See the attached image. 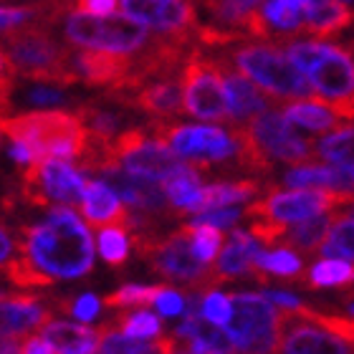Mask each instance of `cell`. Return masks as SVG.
<instances>
[{
    "mask_svg": "<svg viewBox=\"0 0 354 354\" xmlns=\"http://www.w3.org/2000/svg\"><path fill=\"white\" fill-rule=\"evenodd\" d=\"M94 268V238L88 223L71 207H53L41 223L21 225L15 259L0 271L18 288L51 286L56 281L82 279Z\"/></svg>",
    "mask_w": 354,
    "mask_h": 354,
    "instance_id": "6da1fadb",
    "label": "cell"
},
{
    "mask_svg": "<svg viewBox=\"0 0 354 354\" xmlns=\"http://www.w3.org/2000/svg\"><path fill=\"white\" fill-rule=\"evenodd\" d=\"M61 15L64 13L38 18L3 33L0 48L6 51L18 76L48 86H71L79 82L74 68V51L53 36Z\"/></svg>",
    "mask_w": 354,
    "mask_h": 354,
    "instance_id": "7a4b0ae2",
    "label": "cell"
},
{
    "mask_svg": "<svg viewBox=\"0 0 354 354\" xmlns=\"http://www.w3.org/2000/svg\"><path fill=\"white\" fill-rule=\"evenodd\" d=\"M0 132L13 142L28 145L36 162L53 157L79 165L91 147V134L79 109H38L0 117Z\"/></svg>",
    "mask_w": 354,
    "mask_h": 354,
    "instance_id": "3957f363",
    "label": "cell"
},
{
    "mask_svg": "<svg viewBox=\"0 0 354 354\" xmlns=\"http://www.w3.org/2000/svg\"><path fill=\"white\" fill-rule=\"evenodd\" d=\"M288 59L309 76L314 102L324 104L342 119L354 124V56L342 46L319 41H294L286 48Z\"/></svg>",
    "mask_w": 354,
    "mask_h": 354,
    "instance_id": "277c9868",
    "label": "cell"
},
{
    "mask_svg": "<svg viewBox=\"0 0 354 354\" xmlns=\"http://www.w3.org/2000/svg\"><path fill=\"white\" fill-rule=\"evenodd\" d=\"M134 251L140 253V259L167 281L183 283L187 291L195 294H207L221 286L223 279L215 263H205L198 259V253L192 248V238L185 225L170 236H155V233H132Z\"/></svg>",
    "mask_w": 354,
    "mask_h": 354,
    "instance_id": "5b68a950",
    "label": "cell"
},
{
    "mask_svg": "<svg viewBox=\"0 0 354 354\" xmlns=\"http://www.w3.org/2000/svg\"><path fill=\"white\" fill-rule=\"evenodd\" d=\"M61 33L68 46L79 51H99V53H117V56H132L137 59L149 46L155 44V36L147 26L137 23L129 15H84L76 10H68L59 18Z\"/></svg>",
    "mask_w": 354,
    "mask_h": 354,
    "instance_id": "8992f818",
    "label": "cell"
},
{
    "mask_svg": "<svg viewBox=\"0 0 354 354\" xmlns=\"http://www.w3.org/2000/svg\"><path fill=\"white\" fill-rule=\"evenodd\" d=\"M228 61L276 102H301L314 94L309 76L276 44H241L228 53Z\"/></svg>",
    "mask_w": 354,
    "mask_h": 354,
    "instance_id": "52a82bcc",
    "label": "cell"
},
{
    "mask_svg": "<svg viewBox=\"0 0 354 354\" xmlns=\"http://www.w3.org/2000/svg\"><path fill=\"white\" fill-rule=\"evenodd\" d=\"M230 301L233 317L228 322V332L238 354H279L283 309L261 294H233Z\"/></svg>",
    "mask_w": 354,
    "mask_h": 354,
    "instance_id": "ba28073f",
    "label": "cell"
},
{
    "mask_svg": "<svg viewBox=\"0 0 354 354\" xmlns=\"http://www.w3.org/2000/svg\"><path fill=\"white\" fill-rule=\"evenodd\" d=\"M109 152L124 172L147 177L155 183H167L170 177L195 167L192 162H185L165 142H160L149 129H142V127L119 132L114 142H109Z\"/></svg>",
    "mask_w": 354,
    "mask_h": 354,
    "instance_id": "9c48e42d",
    "label": "cell"
},
{
    "mask_svg": "<svg viewBox=\"0 0 354 354\" xmlns=\"http://www.w3.org/2000/svg\"><path fill=\"white\" fill-rule=\"evenodd\" d=\"M185 114L200 122H230V106L221 64L213 56L192 48L180 71Z\"/></svg>",
    "mask_w": 354,
    "mask_h": 354,
    "instance_id": "30bf717a",
    "label": "cell"
},
{
    "mask_svg": "<svg viewBox=\"0 0 354 354\" xmlns=\"http://www.w3.org/2000/svg\"><path fill=\"white\" fill-rule=\"evenodd\" d=\"M84 185L86 177H82L79 167L68 160H41L28 165L21 175L18 198L28 205L48 207V205H82Z\"/></svg>",
    "mask_w": 354,
    "mask_h": 354,
    "instance_id": "8fae6325",
    "label": "cell"
},
{
    "mask_svg": "<svg viewBox=\"0 0 354 354\" xmlns=\"http://www.w3.org/2000/svg\"><path fill=\"white\" fill-rule=\"evenodd\" d=\"M147 129L198 170H205L210 162H225L236 157V140L218 127H190L152 119Z\"/></svg>",
    "mask_w": 354,
    "mask_h": 354,
    "instance_id": "7c38bea8",
    "label": "cell"
},
{
    "mask_svg": "<svg viewBox=\"0 0 354 354\" xmlns=\"http://www.w3.org/2000/svg\"><path fill=\"white\" fill-rule=\"evenodd\" d=\"M119 8L124 15L157 30L160 36L187 44L195 41V30L200 23L190 0H119Z\"/></svg>",
    "mask_w": 354,
    "mask_h": 354,
    "instance_id": "4fadbf2b",
    "label": "cell"
},
{
    "mask_svg": "<svg viewBox=\"0 0 354 354\" xmlns=\"http://www.w3.org/2000/svg\"><path fill=\"white\" fill-rule=\"evenodd\" d=\"M248 129L273 162H288L296 167L317 165V145L296 134L281 111H263L248 124Z\"/></svg>",
    "mask_w": 354,
    "mask_h": 354,
    "instance_id": "5bb4252c",
    "label": "cell"
},
{
    "mask_svg": "<svg viewBox=\"0 0 354 354\" xmlns=\"http://www.w3.org/2000/svg\"><path fill=\"white\" fill-rule=\"evenodd\" d=\"M106 102L122 104L127 109H137L157 122H175V117L185 114L183 102V79L180 74L152 79L132 91L106 94Z\"/></svg>",
    "mask_w": 354,
    "mask_h": 354,
    "instance_id": "9a60e30c",
    "label": "cell"
},
{
    "mask_svg": "<svg viewBox=\"0 0 354 354\" xmlns=\"http://www.w3.org/2000/svg\"><path fill=\"white\" fill-rule=\"evenodd\" d=\"M279 354H354V342L299 317L294 309H283Z\"/></svg>",
    "mask_w": 354,
    "mask_h": 354,
    "instance_id": "2e32d148",
    "label": "cell"
},
{
    "mask_svg": "<svg viewBox=\"0 0 354 354\" xmlns=\"http://www.w3.org/2000/svg\"><path fill=\"white\" fill-rule=\"evenodd\" d=\"M99 180H104L134 210H142V213L155 215V218H177L170 200H167V192H165L162 183H155V180H147V177L124 172L122 167L104 172Z\"/></svg>",
    "mask_w": 354,
    "mask_h": 354,
    "instance_id": "e0dca14e",
    "label": "cell"
},
{
    "mask_svg": "<svg viewBox=\"0 0 354 354\" xmlns=\"http://www.w3.org/2000/svg\"><path fill=\"white\" fill-rule=\"evenodd\" d=\"M74 68L79 82L88 86H104L106 91H124L132 84L134 59L117 56V53L99 51H74Z\"/></svg>",
    "mask_w": 354,
    "mask_h": 354,
    "instance_id": "ac0fdd59",
    "label": "cell"
},
{
    "mask_svg": "<svg viewBox=\"0 0 354 354\" xmlns=\"http://www.w3.org/2000/svg\"><path fill=\"white\" fill-rule=\"evenodd\" d=\"M56 299L48 304L36 294H8L0 299V334L6 337H30V332L44 329L53 319Z\"/></svg>",
    "mask_w": 354,
    "mask_h": 354,
    "instance_id": "d6986e66",
    "label": "cell"
},
{
    "mask_svg": "<svg viewBox=\"0 0 354 354\" xmlns=\"http://www.w3.org/2000/svg\"><path fill=\"white\" fill-rule=\"evenodd\" d=\"M82 215L94 228L122 225L129 230V205L104 180H86L82 198Z\"/></svg>",
    "mask_w": 354,
    "mask_h": 354,
    "instance_id": "ffe728a7",
    "label": "cell"
},
{
    "mask_svg": "<svg viewBox=\"0 0 354 354\" xmlns=\"http://www.w3.org/2000/svg\"><path fill=\"white\" fill-rule=\"evenodd\" d=\"M261 243L251 233L236 230L230 236L228 245L221 251V259L215 261V268L221 273L223 281L238 279V276H253L259 283L268 281V273L259 268V256H261Z\"/></svg>",
    "mask_w": 354,
    "mask_h": 354,
    "instance_id": "44dd1931",
    "label": "cell"
},
{
    "mask_svg": "<svg viewBox=\"0 0 354 354\" xmlns=\"http://www.w3.org/2000/svg\"><path fill=\"white\" fill-rule=\"evenodd\" d=\"M218 64H221L223 84H225V94H228L230 119L248 122V119L261 117L268 106V99H266V94H261L259 84H253L248 76L230 66L228 59H218Z\"/></svg>",
    "mask_w": 354,
    "mask_h": 354,
    "instance_id": "7402d4cb",
    "label": "cell"
},
{
    "mask_svg": "<svg viewBox=\"0 0 354 354\" xmlns=\"http://www.w3.org/2000/svg\"><path fill=\"white\" fill-rule=\"evenodd\" d=\"M177 339H185L190 352L195 354H238L236 342L223 324H215L203 314L185 317V322L175 329Z\"/></svg>",
    "mask_w": 354,
    "mask_h": 354,
    "instance_id": "603a6c76",
    "label": "cell"
},
{
    "mask_svg": "<svg viewBox=\"0 0 354 354\" xmlns=\"http://www.w3.org/2000/svg\"><path fill=\"white\" fill-rule=\"evenodd\" d=\"M41 337L51 342L59 349V354H99L102 344V326L91 329V326L74 324V322H48L41 329Z\"/></svg>",
    "mask_w": 354,
    "mask_h": 354,
    "instance_id": "cb8c5ba5",
    "label": "cell"
},
{
    "mask_svg": "<svg viewBox=\"0 0 354 354\" xmlns=\"http://www.w3.org/2000/svg\"><path fill=\"white\" fill-rule=\"evenodd\" d=\"M354 21V10H349L342 0H314V6L306 10L304 23L296 36L311 38H329L339 33Z\"/></svg>",
    "mask_w": 354,
    "mask_h": 354,
    "instance_id": "d4e9b609",
    "label": "cell"
},
{
    "mask_svg": "<svg viewBox=\"0 0 354 354\" xmlns=\"http://www.w3.org/2000/svg\"><path fill=\"white\" fill-rule=\"evenodd\" d=\"M180 349V339L175 334L170 337H157V339H132L119 332L114 322L102 324V344H99V354H175Z\"/></svg>",
    "mask_w": 354,
    "mask_h": 354,
    "instance_id": "484cf974",
    "label": "cell"
},
{
    "mask_svg": "<svg viewBox=\"0 0 354 354\" xmlns=\"http://www.w3.org/2000/svg\"><path fill=\"white\" fill-rule=\"evenodd\" d=\"M332 223H334L332 213H322V215H314V218H306V221L294 223V225H288L286 236L281 238L279 248H288V251L294 248L299 256H311V253L322 251Z\"/></svg>",
    "mask_w": 354,
    "mask_h": 354,
    "instance_id": "4316f807",
    "label": "cell"
},
{
    "mask_svg": "<svg viewBox=\"0 0 354 354\" xmlns=\"http://www.w3.org/2000/svg\"><path fill=\"white\" fill-rule=\"evenodd\" d=\"M261 185L256 180H233V183H213L203 187L200 200L190 215L205 213V210H218V207H233L238 203H245L248 198L259 195Z\"/></svg>",
    "mask_w": 354,
    "mask_h": 354,
    "instance_id": "83f0119b",
    "label": "cell"
},
{
    "mask_svg": "<svg viewBox=\"0 0 354 354\" xmlns=\"http://www.w3.org/2000/svg\"><path fill=\"white\" fill-rule=\"evenodd\" d=\"M283 187L288 190H311V187H326V190H349L347 180L334 165H301L283 175Z\"/></svg>",
    "mask_w": 354,
    "mask_h": 354,
    "instance_id": "f1b7e54d",
    "label": "cell"
},
{
    "mask_svg": "<svg viewBox=\"0 0 354 354\" xmlns=\"http://www.w3.org/2000/svg\"><path fill=\"white\" fill-rule=\"evenodd\" d=\"M281 114L286 117L288 124H296L309 132H334L342 127V119L332 109H324V104L314 99H301V102L286 104Z\"/></svg>",
    "mask_w": 354,
    "mask_h": 354,
    "instance_id": "f546056e",
    "label": "cell"
},
{
    "mask_svg": "<svg viewBox=\"0 0 354 354\" xmlns=\"http://www.w3.org/2000/svg\"><path fill=\"white\" fill-rule=\"evenodd\" d=\"M230 137L236 140V162L248 175H268L273 170V160L263 152L248 124H238L230 129Z\"/></svg>",
    "mask_w": 354,
    "mask_h": 354,
    "instance_id": "4dcf8cb0",
    "label": "cell"
},
{
    "mask_svg": "<svg viewBox=\"0 0 354 354\" xmlns=\"http://www.w3.org/2000/svg\"><path fill=\"white\" fill-rule=\"evenodd\" d=\"M165 185V192H167V200H170L172 210L177 213V218H185L195 210L200 200V192H203V183H200V170L198 167H190L187 172H180V175L170 177Z\"/></svg>",
    "mask_w": 354,
    "mask_h": 354,
    "instance_id": "1f68e13d",
    "label": "cell"
},
{
    "mask_svg": "<svg viewBox=\"0 0 354 354\" xmlns=\"http://www.w3.org/2000/svg\"><path fill=\"white\" fill-rule=\"evenodd\" d=\"M296 283L306 288H326V286H347L354 283V266L342 259H324L317 261L309 271L301 273Z\"/></svg>",
    "mask_w": 354,
    "mask_h": 354,
    "instance_id": "d6a6232c",
    "label": "cell"
},
{
    "mask_svg": "<svg viewBox=\"0 0 354 354\" xmlns=\"http://www.w3.org/2000/svg\"><path fill=\"white\" fill-rule=\"evenodd\" d=\"M322 256L324 259H342L354 263V213L349 210L347 215H334V223L329 228L324 245H322Z\"/></svg>",
    "mask_w": 354,
    "mask_h": 354,
    "instance_id": "836d02e7",
    "label": "cell"
},
{
    "mask_svg": "<svg viewBox=\"0 0 354 354\" xmlns=\"http://www.w3.org/2000/svg\"><path fill=\"white\" fill-rule=\"evenodd\" d=\"M317 160L326 165H354V124L326 134L317 145Z\"/></svg>",
    "mask_w": 354,
    "mask_h": 354,
    "instance_id": "e575fe53",
    "label": "cell"
},
{
    "mask_svg": "<svg viewBox=\"0 0 354 354\" xmlns=\"http://www.w3.org/2000/svg\"><path fill=\"white\" fill-rule=\"evenodd\" d=\"M79 114H82L84 124L88 127L91 142H106V145H109L119 134L122 117L114 114V111L104 109L99 104H82V106H79Z\"/></svg>",
    "mask_w": 354,
    "mask_h": 354,
    "instance_id": "d590c367",
    "label": "cell"
},
{
    "mask_svg": "<svg viewBox=\"0 0 354 354\" xmlns=\"http://www.w3.org/2000/svg\"><path fill=\"white\" fill-rule=\"evenodd\" d=\"M165 288L162 283H157V286H140V283H127V286L117 288L114 294H109L104 299V306H109V309H127V306H149V304H155L160 299Z\"/></svg>",
    "mask_w": 354,
    "mask_h": 354,
    "instance_id": "8d00e7d4",
    "label": "cell"
},
{
    "mask_svg": "<svg viewBox=\"0 0 354 354\" xmlns=\"http://www.w3.org/2000/svg\"><path fill=\"white\" fill-rule=\"evenodd\" d=\"M99 253L109 266L119 268L129 259V230L122 225L99 228Z\"/></svg>",
    "mask_w": 354,
    "mask_h": 354,
    "instance_id": "74e56055",
    "label": "cell"
},
{
    "mask_svg": "<svg viewBox=\"0 0 354 354\" xmlns=\"http://www.w3.org/2000/svg\"><path fill=\"white\" fill-rule=\"evenodd\" d=\"M119 332L132 339H152L162 334V322L149 314V311H132V314H119L114 322Z\"/></svg>",
    "mask_w": 354,
    "mask_h": 354,
    "instance_id": "f35d334b",
    "label": "cell"
},
{
    "mask_svg": "<svg viewBox=\"0 0 354 354\" xmlns=\"http://www.w3.org/2000/svg\"><path fill=\"white\" fill-rule=\"evenodd\" d=\"M185 228L190 233L192 248L198 253V259L205 261V263H215L218 253L223 251V243H225L223 230L213 228V225H192V223H185Z\"/></svg>",
    "mask_w": 354,
    "mask_h": 354,
    "instance_id": "ab89813d",
    "label": "cell"
},
{
    "mask_svg": "<svg viewBox=\"0 0 354 354\" xmlns=\"http://www.w3.org/2000/svg\"><path fill=\"white\" fill-rule=\"evenodd\" d=\"M259 268H263L266 273L281 276V279H299L301 276V256L288 248H276L271 253H261L259 256Z\"/></svg>",
    "mask_w": 354,
    "mask_h": 354,
    "instance_id": "60d3db41",
    "label": "cell"
},
{
    "mask_svg": "<svg viewBox=\"0 0 354 354\" xmlns=\"http://www.w3.org/2000/svg\"><path fill=\"white\" fill-rule=\"evenodd\" d=\"M294 311L299 314V317L309 319V322H314V324L329 329V332L342 337V339L354 342V319L337 317V314H324V311L309 309V306H299V309H294Z\"/></svg>",
    "mask_w": 354,
    "mask_h": 354,
    "instance_id": "b9f144b4",
    "label": "cell"
},
{
    "mask_svg": "<svg viewBox=\"0 0 354 354\" xmlns=\"http://www.w3.org/2000/svg\"><path fill=\"white\" fill-rule=\"evenodd\" d=\"M99 299L94 294H84L76 296V299H56V309L61 314H71L74 319H82V322H91L99 314Z\"/></svg>",
    "mask_w": 354,
    "mask_h": 354,
    "instance_id": "7bdbcfd3",
    "label": "cell"
},
{
    "mask_svg": "<svg viewBox=\"0 0 354 354\" xmlns=\"http://www.w3.org/2000/svg\"><path fill=\"white\" fill-rule=\"evenodd\" d=\"M200 314L215 324H228L230 317H233V301L230 296H223L218 291H207L203 294V306H200Z\"/></svg>",
    "mask_w": 354,
    "mask_h": 354,
    "instance_id": "ee69618b",
    "label": "cell"
},
{
    "mask_svg": "<svg viewBox=\"0 0 354 354\" xmlns=\"http://www.w3.org/2000/svg\"><path fill=\"white\" fill-rule=\"evenodd\" d=\"M241 221V210L238 207H218V210H205V213L190 215L192 225H213V228H230Z\"/></svg>",
    "mask_w": 354,
    "mask_h": 354,
    "instance_id": "f6af8a7d",
    "label": "cell"
},
{
    "mask_svg": "<svg viewBox=\"0 0 354 354\" xmlns=\"http://www.w3.org/2000/svg\"><path fill=\"white\" fill-rule=\"evenodd\" d=\"M155 306L162 317H180V314L187 311V299H185L180 291H175V288L167 286L162 294H160V299L155 301Z\"/></svg>",
    "mask_w": 354,
    "mask_h": 354,
    "instance_id": "bcb514c9",
    "label": "cell"
},
{
    "mask_svg": "<svg viewBox=\"0 0 354 354\" xmlns=\"http://www.w3.org/2000/svg\"><path fill=\"white\" fill-rule=\"evenodd\" d=\"M119 8V0H74L71 10L84 15H99V18H106V15H114Z\"/></svg>",
    "mask_w": 354,
    "mask_h": 354,
    "instance_id": "7dc6e473",
    "label": "cell"
},
{
    "mask_svg": "<svg viewBox=\"0 0 354 354\" xmlns=\"http://www.w3.org/2000/svg\"><path fill=\"white\" fill-rule=\"evenodd\" d=\"M21 354H59V349L41 334H30L21 344Z\"/></svg>",
    "mask_w": 354,
    "mask_h": 354,
    "instance_id": "c3c4849f",
    "label": "cell"
},
{
    "mask_svg": "<svg viewBox=\"0 0 354 354\" xmlns=\"http://www.w3.org/2000/svg\"><path fill=\"white\" fill-rule=\"evenodd\" d=\"M15 243H13V236H10V230L0 223V268L10 261V253H13Z\"/></svg>",
    "mask_w": 354,
    "mask_h": 354,
    "instance_id": "681fc988",
    "label": "cell"
},
{
    "mask_svg": "<svg viewBox=\"0 0 354 354\" xmlns=\"http://www.w3.org/2000/svg\"><path fill=\"white\" fill-rule=\"evenodd\" d=\"M266 296H268L276 306H281V309H299V306H301V301H299L296 296L283 294V291H271V294H266Z\"/></svg>",
    "mask_w": 354,
    "mask_h": 354,
    "instance_id": "f907efd6",
    "label": "cell"
},
{
    "mask_svg": "<svg viewBox=\"0 0 354 354\" xmlns=\"http://www.w3.org/2000/svg\"><path fill=\"white\" fill-rule=\"evenodd\" d=\"M13 64H10V59H8L6 56V51H3V48H0V86H3V84H10L13 82Z\"/></svg>",
    "mask_w": 354,
    "mask_h": 354,
    "instance_id": "816d5d0a",
    "label": "cell"
},
{
    "mask_svg": "<svg viewBox=\"0 0 354 354\" xmlns=\"http://www.w3.org/2000/svg\"><path fill=\"white\" fill-rule=\"evenodd\" d=\"M0 354H21V344L15 337H6L0 334Z\"/></svg>",
    "mask_w": 354,
    "mask_h": 354,
    "instance_id": "f5cc1de1",
    "label": "cell"
},
{
    "mask_svg": "<svg viewBox=\"0 0 354 354\" xmlns=\"http://www.w3.org/2000/svg\"><path fill=\"white\" fill-rule=\"evenodd\" d=\"M30 99H33L36 104H53V102H59L61 96L56 94V91H41V88H38V91L30 94Z\"/></svg>",
    "mask_w": 354,
    "mask_h": 354,
    "instance_id": "db71d44e",
    "label": "cell"
},
{
    "mask_svg": "<svg viewBox=\"0 0 354 354\" xmlns=\"http://www.w3.org/2000/svg\"><path fill=\"white\" fill-rule=\"evenodd\" d=\"M233 3H238L243 10H259V6H263L266 0H233Z\"/></svg>",
    "mask_w": 354,
    "mask_h": 354,
    "instance_id": "11a10c76",
    "label": "cell"
},
{
    "mask_svg": "<svg viewBox=\"0 0 354 354\" xmlns=\"http://www.w3.org/2000/svg\"><path fill=\"white\" fill-rule=\"evenodd\" d=\"M175 354H195V352H190V349H187V352H185V349H177Z\"/></svg>",
    "mask_w": 354,
    "mask_h": 354,
    "instance_id": "9f6ffc18",
    "label": "cell"
},
{
    "mask_svg": "<svg viewBox=\"0 0 354 354\" xmlns=\"http://www.w3.org/2000/svg\"><path fill=\"white\" fill-rule=\"evenodd\" d=\"M6 296H8V294H6V291H3V288H0V299H6Z\"/></svg>",
    "mask_w": 354,
    "mask_h": 354,
    "instance_id": "6f0895ef",
    "label": "cell"
},
{
    "mask_svg": "<svg viewBox=\"0 0 354 354\" xmlns=\"http://www.w3.org/2000/svg\"><path fill=\"white\" fill-rule=\"evenodd\" d=\"M349 51H352V56H354V41H352V44H349Z\"/></svg>",
    "mask_w": 354,
    "mask_h": 354,
    "instance_id": "680465c9",
    "label": "cell"
},
{
    "mask_svg": "<svg viewBox=\"0 0 354 354\" xmlns=\"http://www.w3.org/2000/svg\"><path fill=\"white\" fill-rule=\"evenodd\" d=\"M3 137H6V134H3V132H0V147H3Z\"/></svg>",
    "mask_w": 354,
    "mask_h": 354,
    "instance_id": "91938a15",
    "label": "cell"
},
{
    "mask_svg": "<svg viewBox=\"0 0 354 354\" xmlns=\"http://www.w3.org/2000/svg\"><path fill=\"white\" fill-rule=\"evenodd\" d=\"M349 309H352V314H354V304H352V306H349Z\"/></svg>",
    "mask_w": 354,
    "mask_h": 354,
    "instance_id": "94428289",
    "label": "cell"
},
{
    "mask_svg": "<svg viewBox=\"0 0 354 354\" xmlns=\"http://www.w3.org/2000/svg\"><path fill=\"white\" fill-rule=\"evenodd\" d=\"M349 210H352V213H354V205H352V207H349Z\"/></svg>",
    "mask_w": 354,
    "mask_h": 354,
    "instance_id": "6125c7cd",
    "label": "cell"
},
{
    "mask_svg": "<svg viewBox=\"0 0 354 354\" xmlns=\"http://www.w3.org/2000/svg\"><path fill=\"white\" fill-rule=\"evenodd\" d=\"M71 3H74V0H71Z\"/></svg>",
    "mask_w": 354,
    "mask_h": 354,
    "instance_id": "be15d7a7",
    "label": "cell"
}]
</instances>
